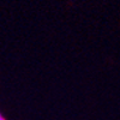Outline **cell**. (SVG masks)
Here are the masks:
<instances>
[{
    "instance_id": "6da1fadb",
    "label": "cell",
    "mask_w": 120,
    "mask_h": 120,
    "mask_svg": "<svg viewBox=\"0 0 120 120\" xmlns=\"http://www.w3.org/2000/svg\"><path fill=\"white\" fill-rule=\"evenodd\" d=\"M0 120H6V119L4 118V115H3L1 113H0Z\"/></svg>"
}]
</instances>
